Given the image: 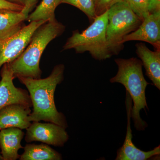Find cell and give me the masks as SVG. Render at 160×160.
Segmentation results:
<instances>
[{"label":"cell","instance_id":"obj_6","mask_svg":"<svg viewBox=\"0 0 160 160\" xmlns=\"http://www.w3.org/2000/svg\"><path fill=\"white\" fill-rule=\"evenodd\" d=\"M46 22L43 21L30 22L16 34L0 39V67L17 58L28 46L35 31Z\"/></svg>","mask_w":160,"mask_h":160},{"label":"cell","instance_id":"obj_13","mask_svg":"<svg viewBox=\"0 0 160 160\" xmlns=\"http://www.w3.org/2000/svg\"><path fill=\"white\" fill-rule=\"evenodd\" d=\"M136 48L137 54L146 69V75L160 90V49L151 51L142 43L137 44Z\"/></svg>","mask_w":160,"mask_h":160},{"label":"cell","instance_id":"obj_19","mask_svg":"<svg viewBox=\"0 0 160 160\" xmlns=\"http://www.w3.org/2000/svg\"><path fill=\"white\" fill-rule=\"evenodd\" d=\"M121 1L122 0H94L96 17L104 13L112 5Z\"/></svg>","mask_w":160,"mask_h":160},{"label":"cell","instance_id":"obj_1","mask_svg":"<svg viewBox=\"0 0 160 160\" xmlns=\"http://www.w3.org/2000/svg\"><path fill=\"white\" fill-rule=\"evenodd\" d=\"M65 67L63 64L55 66L51 73L45 78H18L25 85L29 92L33 107L29 114L31 122L45 121L54 123L64 127H68L66 116L58 111L54 101V93L58 85L64 80Z\"/></svg>","mask_w":160,"mask_h":160},{"label":"cell","instance_id":"obj_18","mask_svg":"<svg viewBox=\"0 0 160 160\" xmlns=\"http://www.w3.org/2000/svg\"><path fill=\"white\" fill-rule=\"evenodd\" d=\"M128 4L132 10L142 21L149 15V0H122Z\"/></svg>","mask_w":160,"mask_h":160},{"label":"cell","instance_id":"obj_10","mask_svg":"<svg viewBox=\"0 0 160 160\" xmlns=\"http://www.w3.org/2000/svg\"><path fill=\"white\" fill-rule=\"evenodd\" d=\"M133 41L146 42L155 50L160 49V11L147 16L136 30L124 37L123 42Z\"/></svg>","mask_w":160,"mask_h":160},{"label":"cell","instance_id":"obj_16","mask_svg":"<svg viewBox=\"0 0 160 160\" xmlns=\"http://www.w3.org/2000/svg\"><path fill=\"white\" fill-rule=\"evenodd\" d=\"M62 0H42L34 11L29 14L27 18L28 22L43 21L52 22L56 20L55 11Z\"/></svg>","mask_w":160,"mask_h":160},{"label":"cell","instance_id":"obj_8","mask_svg":"<svg viewBox=\"0 0 160 160\" xmlns=\"http://www.w3.org/2000/svg\"><path fill=\"white\" fill-rule=\"evenodd\" d=\"M0 81V110L13 104H20L31 107L29 92L14 86V78L9 63L4 64L1 71Z\"/></svg>","mask_w":160,"mask_h":160},{"label":"cell","instance_id":"obj_5","mask_svg":"<svg viewBox=\"0 0 160 160\" xmlns=\"http://www.w3.org/2000/svg\"><path fill=\"white\" fill-rule=\"evenodd\" d=\"M108 12L106 40L112 55H118L124 48L123 38L136 30L142 21L124 1L115 3Z\"/></svg>","mask_w":160,"mask_h":160},{"label":"cell","instance_id":"obj_2","mask_svg":"<svg viewBox=\"0 0 160 160\" xmlns=\"http://www.w3.org/2000/svg\"><path fill=\"white\" fill-rule=\"evenodd\" d=\"M66 26L56 20L40 26L32 36L24 51L14 61L9 63L14 78L25 77L39 79L42 71L40 62L43 52L51 41L62 34Z\"/></svg>","mask_w":160,"mask_h":160},{"label":"cell","instance_id":"obj_17","mask_svg":"<svg viewBox=\"0 0 160 160\" xmlns=\"http://www.w3.org/2000/svg\"><path fill=\"white\" fill-rule=\"evenodd\" d=\"M62 3L76 7L86 15L90 23L96 17L94 0H62Z\"/></svg>","mask_w":160,"mask_h":160},{"label":"cell","instance_id":"obj_14","mask_svg":"<svg viewBox=\"0 0 160 160\" xmlns=\"http://www.w3.org/2000/svg\"><path fill=\"white\" fill-rule=\"evenodd\" d=\"M28 16L22 11L0 9V39L7 38L17 33L24 27Z\"/></svg>","mask_w":160,"mask_h":160},{"label":"cell","instance_id":"obj_3","mask_svg":"<svg viewBox=\"0 0 160 160\" xmlns=\"http://www.w3.org/2000/svg\"><path fill=\"white\" fill-rule=\"evenodd\" d=\"M115 62L118 66V71L117 74L110 79V82L120 83L126 88V92L133 102L131 118L135 128L138 131H144L148 127V124L142 119L140 113L142 109L145 111L146 109H148L146 89L149 83L144 78L142 63L136 58L116 59Z\"/></svg>","mask_w":160,"mask_h":160},{"label":"cell","instance_id":"obj_20","mask_svg":"<svg viewBox=\"0 0 160 160\" xmlns=\"http://www.w3.org/2000/svg\"><path fill=\"white\" fill-rule=\"evenodd\" d=\"M24 6L9 2L5 0H0V9H6L15 11H22Z\"/></svg>","mask_w":160,"mask_h":160},{"label":"cell","instance_id":"obj_22","mask_svg":"<svg viewBox=\"0 0 160 160\" xmlns=\"http://www.w3.org/2000/svg\"><path fill=\"white\" fill-rule=\"evenodd\" d=\"M148 10L149 13L160 11V0H149Z\"/></svg>","mask_w":160,"mask_h":160},{"label":"cell","instance_id":"obj_7","mask_svg":"<svg viewBox=\"0 0 160 160\" xmlns=\"http://www.w3.org/2000/svg\"><path fill=\"white\" fill-rule=\"evenodd\" d=\"M66 129L51 122H33L26 129L25 141L26 142H39L57 147H63L69 139Z\"/></svg>","mask_w":160,"mask_h":160},{"label":"cell","instance_id":"obj_9","mask_svg":"<svg viewBox=\"0 0 160 160\" xmlns=\"http://www.w3.org/2000/svg\"><path fill=\"white\" fill-rule=\"evenodd\" d=\"M126 107L127 113V127L126 138L123 146L118 149L116 160H146L158 158L160 154V146L149 151H144L138 148L132 142L131 128L132 99L126 92Z\"/></svg>","mask_w":160,"mask_h":160},{"label":"cell","instance_id":"obj_4","mask_svg":"<svg viewBox=\"0 0 160 160\" xmlns=\"http://www.w3.org/2000/svg\"><path fill=\"white\" fill-rule=\"evenodd\" d=\"M108 10L98 16L85 30L72 32L63 46V51L74 49L78 53L89 52L93 58L102 61L112 56L109 51L106 31L108 22Z\"/></svg>","mask_w":160,"mask_h":160},{"label":"cell","instance_id":"obj_11","mask_svg":"<svg viewBox=\"0 0 160 160\" xmlns=\"http://www.w3.org/2000/svg\"><path fill=\"white\" fill-rule=\"evenodd\" d=\"M30 107L20 104H13L0 110V130L8 128L26 129L31 125L29 119Z\"/></svg>","mask_w":160,"mask_h":160},{"label":"cell","instance_id":"obj_15","mask_svg":"<svg viewBox=\"0 0 160 160\" xmlns=\"http://www.w3.org/2000/svg\"><path fill=\"white\" fill-rule=\"evenodd\" d=\"M20 155V160H61L62 155L46 144H28Z\"/></svg>","mask_w":160,"mask_h":160},{"label":"cell","instance_id":"obj_21","mask_svg":"<svg viewBox=\"0 0 160 160\" xmlns=\"http://www.w3.org/2000/svg\"><path fill=\"white\" fill-rule=\"evenodd\" d=\"M38 2V0H26L22 12L24 14L29 15V13L36 7Z\"/></svg>","mask_w":160,"mask_h":160},{"label":"cell","instance_id":"obj_24","mask_svg":"<svg viewBox=\"0 0 160 160\" xmlns=\"http://www.w3.org/2000/svg\"><path fill=\"white\" fill-rule=\"evenodd\" d=\"M0 160H2V157L1 154H0Z\"/></svg>","mask_w":160,"mask_h":160},{"label":"cell","instance_id":"obj_23","mask_svg":"<svg viewBox=\"0 0 160 160\" xmlns=\"http://www.w3.org/2000/svg\"><path fill=\"white\" fill-rule=\"evenodd\" d=\"M9 2L24 6L26 0H5Z\"/></svg>","mask_w":160,"mask_h":160},{"label":"cell","instance_id":"obj_12","mask_svg":"<svg viewBox=\"0 0 160 160\" xmlns=\"http://www.w3.org/2000/svg\"><path fill=\"white\" fill-rule=\"evenodd\" d=\"M0 131V149L2 160H16L19 159V150L24 147L21 142L25 135L22 129L8 128Z\"/></svg>","mask_w":160,"mask_h":160}]
</instances>
